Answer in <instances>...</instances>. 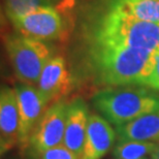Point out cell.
<instances>
[{
    "instance_id": "6da1fadb",
    "label": "cell",
    "mask_w": 159,
    "mask_h": 159,
    "mask_svg": "<svg viewBox=\"0 0 159 159\" xmlns=\"http://www.w3.org/2000/svg\"><path fill=\"white\" fill-rule=\"evenodd\" d=\"M88 58L95 79L110 87L143 86L152 72L157 53L87 39Z\"/></svg>"
},
{
    "instance_id": "7a4b0ae2",
    "label": "cell",
    "mask_w": 159,
    "mask_h": 159,
    "mask_svg": "<svg viewBox=\"0 0 159 159\" xmlns=\"http://www.w3.org/2000/svg\"><path fill=\"white\" fill-rule=\"evenodd\" d=\"M87 39L159 52V24L143 21L107 2L89 25Z\"/></svg>"
},
{
    "instance_id": "3957f363",
    "label": "cell",
    "mask_w": 159,
    "mask_h": 159,
    "mask_svg": "<svg viewBox=\"0 0 159 159\" xmlns=\"http://www.w3.org/2000/svg\"><path fill=\"white\" fill-rule=\"evenodd\" d=\"M92 103L116 127L159 109V93L144 86L110 87L97 92Z\"/></svg>"
},
{
    "instance_id": "277c9868",
    "label": "cell",
    "mask_w": 159,
    "mask_h": 159,
    "mask_svg": "<svg viewBox=\"0 0 159 159\" xmlns=\"http://www.w3.org/2000/svg\"><path fill=\"white\" fill-rule=\"evenodd\" d=\"M5 50L16 77L26 85H37L40 74L52 58L51 48L44 43L20 33L5 37Z\"/></svg>"
},
{
    "instance_id": "5b68a950",
    "label": "cell",
    "mask_w": 159,
    "mask_h": 159,
    "mask_svg": "<svg viewBox=\"0 0 159 159\" xmlns=\"http://www.w3.org/2000/svg\"><path fill=\"white\" fill-rule=\"evenodd\" d=\"M18 33L41 41L62 37L64 23L55 6H43L11 20Z\"/></svg>"
},
{
    "instance_id": "8992f818",
    "label": "cell",
    "mask_w": 159,
    "mask_h": 159,
    "mask_svg": "<svg viewBox=\"0 0 159 159\" xmlns=\"http://www.w3.org/2000/svg\"><path fill=\"white\" fill-rule=\"evenodd\" d=\"M68 106L59 100L48 107L30 138V147L37 155L63 145Z\"/></svg>"
},
{
    "instance_id": "52a82bcc",
    "label": "cell",
    "mask_w": 159,
    "mask_h": 159,
    "mask_svg": "<svg viewBox=\"0 0 159 159\" xmlns=\"http://www.w3.org/2000/svg\"><path fill=\"white\" fill-rule=\"evenodd\" d=\"M17 92L20 126L19 148L23 152L29 147L34 128L47 111L49 100L34 86L21 84L15 88Z\"/></svg>"
},
{
    "instance_id": "ba28073f",
    "label": "cell",
    "mask_w": 159,
    "mask_h": 159,
    "mask_svg": "<svg viewBox=\"0 0 159 159\" xmlns=\"http://www.w3.org/2000/svg\"><path fill=\"white\" fill-rule=\"evenodd\" d=\"M71 77L65 59L62 56L52 57L40 74L37 89L49 100L59 101L71 90Z\"/></svg>"
},
{
    "instance_id": "9c48e42d",
    "label": "cell",
    "mask_w": 159,
    "mask_h": 159,
    "mask_svg": "<svg viewBox=\"0 0 159 159\" xmlns=\"http://www.w3.org/2000/svg\"><path fill=\"white\" fill-rule=\"evenodd\" d=\"M18 98L16 89L3 86L0 93V150L3 155L19 144Z\"/></svg>"
},
{
    "instance_id": "30bf717a",
    "label": "cell",
    "mask_w": 159,
    "mask_h": 159,
    "mask_svg": "<svg viewBox=\"0 0 159 159\" xmlns=\"http://www.w3.org/2000/svg\"><path fill=\"white\" fill-rule=\"evenodd\" d=\"M116 134L109 121L91 114L89 116L84 148L80 159H101L112 148Z\"/></svg>"
},
{
    "instance_id": "8fae6325",
    "label": "cell",
    "mask_w": 159,
    "mask_h": 159,
    "mask_svg": "<svg viewBox=\"0 0 159 159\" xmlns=\"http://www.w3.org/2000/svg\"><path fill=\"white\" fill-rule=\"evenodd\" d=\"M87 107L81 98L68 104L63 145L70 150L78 159L81 158L89 121Z\"/></svg>"
},
{
    "instance_id": "7c38bea8",
    "label": "cell",
    "mask_w": 159,
    "mask_h": 159,
    "mask_svg": "<svg viewBox=\"0 0 159 159\" xmlns=\"http://www.w3.org/2000/svg\"><path fill=\"white\" fill-rule=\"evenodd\" d=\"M118 142H159V109L116 127Z\"/></svg>"
},
{
    "instance_id": "4fadbf2b",
    "label": "cell",
    "mask_w": 159,
    "mask_h": 159,
    "mask_svg": "<svg viewBox=\"0 0 159 159\" xmlns=\"http://www.w3.org/2000/svg\"><path fill=\"white\" fill-rule=\"evenodd\" d=\"M109 3L139 20L159 24V0H109Z\"/></svg>"
},
{
    "instance_id": "5bb4252c",
    "label": "cell",
    "mask_w": 159,
    "mask_h": 159,
    "mask_svg": "<svg viewBox=\"0 0 159 159\" xmlns=\"http://www.w3.org/2000/svg\"><path fill=\"white\" fill-rule=\"evenodd\" d=\"M155 147L156 143L152 142H118L114 149V156L116 159H143L151 155Z\"/></svg>"
},
{
    "instance_id": "9a60e30c",
    "label": "cell",
    "mask_w": 159,
    "mask_h": 159,
    "mask_svg": "<svg viewBox=\"0 0 159 159\" xmlns=\"http://www.w3.org/2000/svg\"><path fill=\"white\" fill-rule=\"evenodd\" d=\"M61 0H4L5 14L9 20L43 6H55Z\"/></svg>"
},
{
    "instance_id": "2e32d148",
    "label": "cell",
    "mask_w": 159,
    "mask_h": 159,
    "mask_svg": "<svg viewBox=\"0 0 159 159\" xmlns=\"http://www.w3.org/2000/svg\"><path fill=\"white\" fill-rule=\"evenodd\" d=\"M40 159H78V157L64 145H60L43 152Z\"/></svg>"
},
{
    "instance_id": "e0dca14e",
    "label": "cell",
    "mask_w": 159,
    "mask_h": 159,
    "mask_svg": "<svg viewBox=\"0 0 159 159\" xmlns=\"http://www.w3.org/2000/svg\"><path fill=\"white\" fill-rule=\"evenodd\" d=\"M143 86L159 92V52L157 53L153 70H152L150 75L145 80V82L143 83Z\"/></svg>"
},
{
    "instance_id": "ac0fdd59",
    "label": "cell",
    "mask_w": 159,
    "mask_h": 159,
    "mask_svg": "<svg viewBox=\"0 0 159 159\" xmlns=\"http://www.w3.org/2000/svg\"><path fill=\"white\" fill-rule=\"evenodd\" d=\"M150 157L151 159H159V142L156 143V147H155L154 151L152 152Z\"/></svg>"
},
{
    "instance_id": "d6986e66",
    "label": "cell",
    "mask_w": 159,
    "mask_h": 159,
    "mask_svg": "<svg viewBox=\"0 0 159 159\" xmlns=\"http://www.w3.org/2000/svg\"><path fill=\"white\" fill-rule=\"evenodd\" d=\"M143 159H147V158H143Z\"/></svg>"
}]
</instances>
